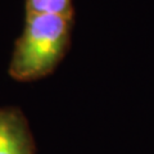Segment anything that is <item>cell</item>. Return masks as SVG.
<instances>
[{
    "label": "cell",
    "instance_id": "obj_1",
    "mask_svg": "<svg viewBox=\"0 0 154 154\" xmlns=\"http://www.w3.org/2000/svg\"><path fill=\"white\" fill-rule=\"evenodd\" d=\"M71 19L58 14H28L14 46L9 73L18 81L44 77L55 68L69 40Z\"/></svg>",
    "mask_w": 154,
    "mask_h": 154
},
{
    "label": "cell",
    "instance_id": "obj_2",
    "mask_svg": "<svg viewBox=\"0 0 154 154\" xmlns=\"http://www.w3.org/2000/svg\"><path fill=\"white\" fill-rule=\"evenodd\" d=\"M0 154H33L30 130L17 109H0Z\"/></svg>",
    "mask_w": 154,
    "mask_h": 154
},
{
    "label": "cell",
    "instance_id": "obj_3",
    "mask_svg": "<svg viewBox=\"0 0 154 154\" xmlns=\"http://www.w3.org/2000/svg\"><path fill=\"white\" fill-rule=\"evenodd\" d=\"M26 13L28 14H58L72 18V0H26Z\"/></svg>",
    "mask_w": 154,
    "mask_h": 154
}]
</instances>
